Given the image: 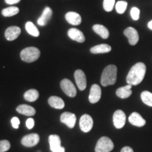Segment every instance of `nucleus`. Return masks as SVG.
<instances>
[{
    "label": "nucleus",
    "instance_id": "1",
    "mask_svg": "<svg viewBox=\"0 0 152 152\" xmlns=\"http://www.w3.org/2000/svg\"><path fill=\"white\" fill-rule=\"evenodd\" d=\"M147 68L144 63H137L131 68L127 75L126 81L128 85H137L142 83L145 76Z\"/></svg>",
    "mask_w": 152,
    "mask_h": 152
},
{
    "label": "nucleus",
    "instance_id": "2",
    "mask_svg": "<svg viewBox=\"0 0 152 152\" xmlns=\"http://www.w3.org/2000/svg\"><path fill=\"white\" fill-rule=\"evenodd\" d=\"M117 80V67L114 65H109L104 68L101 77V84L104 87L113 85Z\"/></svg>",
    "mask_w": 152,
    "mask_h": 152
},
{
    "label": "nucleus",
    "instance_id": "3",
    "mask_svg": "<svg viewBox=\"0 0 152 152\" xmlns=\"http://www.w3.org/2000/svg\"><path fill=\"white\" fill-rule=\"evenodd\" d=\"M40 56V52L34 47H27L23 49L20 52V58L25 62L32 63L37 61Z\"/></svg>",
    "mask_w": 152,
    "mask_h": 152
},
{
    "label": "nucleus",
    "instance_id": "4",
    "mask_svg": "<svg viewBox=\"0 0 152 152\" xmlns=\"http://www.w3.org/2000/svg\"><path fill=\"white\" fill-rule=\"evenodd\" d=\"M113 148L114 144L111 139L107 137H102L96 143L95 152H110Z\"/></svg>",
    "mask_w": 152,
    "mask_h": 152
},
{
    "label": "nucleus",
    "instance_id": "5",
    "mask_svg": "<svg viewBox=\"0 0 152 152\" xmlns=\"http://www.w3.org/2000/svg\"><path fill=\"white\" fill-rule=\"evenodd\" d=\"M61 87L63 92L70 96V97H74L76 96L77 91L75 85L73 84V83L68 79H64L61 82Z\"/></svg>",
    "mask_w": 152,
    "mask_h": 152
},
{
    "label": "nucleus",
    "instance_id": "6",
    "mask_svg": "<svg viewBox=\"0 0 152 152\" xmlns=\"http://www.w3.org/2000/svg\"><path fill=\"white\" fill-rule=\"evenodd\" d=\"M93 127V120L88 114H84L80 119V128L84 132H88Z\"/></svg>",
    "mask_w": 152,
    "mask_h": 152
},
{
    "label": "nucleus",
    "instance_id": "7",
    "mask_svg": "<svg viewBox=\"0 0 152 152\" xmlns=\"http://www.w3.org/2000/svg\"><path fill=\"white\" fill-rule=\"evenodd\" d=\"M113 121L115 128L121 129L123 128L125 124V121H126V115L124 112L121 110H117L113 113Z\"/></svg>",
    "mask_w": 152,
    "mask_h": 152
},
{
    "label": "nucleus",
    "instance_id": "8",
    "mask_svg": "<svg viewBox=\"0 0 152 152\" xmlns=\"http://www.w3.org/2000/svg\"><path fill=\"white\" fill-rule=\"evenodd\" d=\"M74 77L79 90L81 91L85 90L87 87V79L84 72L82 70H77L74 74Z\"/></svg>",
    "mask_w": 152,
    "mask_h": 152
},
{
    "label": "nucleus",
    "instance_id": "9",
    "mask_svg": "<svg viewBox=\"0 0 152 152\" xmlns=\"http://www.w3.org/2000/svg\"><path fill=\"white\" fill-rule=\"evenodd\" d=\"M39 137L37 134L33 133V134H28L24 136L21 140V143L25 147H32L37 145L39 143Z\"/></svg>",
    "mask_w": 152,
    "mask_h": 152
},
{
    "label": "nucleus",
    "instance_id": "10",
    "mask_svg": "<svg viewBox=\"0 0 152 152\" xmlns=\"http://www.w3.org/2000/svg\"><path fill=\"white\" fill-rule=\"evenodd\" d=\"M61 122L66 124L69 128H73L76 122V116L74 113L64 112L61 115Z\"/></svg>",
    "mask_w": 152,
    "mask_h": 152
},
{
    "label": "nucleus",
    "instance_id": "11",
    "mask_svg": "<svg viewBox=\"0 0 152 152\" xmlns=\"http://www.w3.org/2000/svg\"><path fill=\"white\" fill-rule=\"evenodd\" d=\"M124 35L128 37V42L131 45H135L138 42L139 39V34L137 31L134 29V28L128 27L124 30Z\"/></svg>",
    "mask_w": 152,
    "mask_h": 152
},
{
    "label": "nucleus",
    "instance_id": "12",
    "mask_svg": "<svg viewBox=\"0 0 152 152\" xmlns=\"http://www.w3.org/2000/svg\"><path fill=\"white\" fill-rule=\"evenodd\" d=\"M102 96V90L98 85L94 84L91 87L90 95H89V101L90 103L95 104L100 100Z\"/></svg>",
    "mask_w": 152,
    "mask_h": 152
},
{
    "label": "nucleus",
    "instance_id": "13",
    "mask_svg": "<svg viewBox=\"0 0 152 152\" xmlns=\"http://www.w3.org/2000/svg\"><path fill=\"white\" fill-rule=\"evenodd\" d=\"M21 33V30L18 26H11L5 31V37L7 40L13 41L17 39Z\"/></svg>",
    "mask_w": 152,
    "mask_h": 152
},
{
    "label": "nucleus",
    "instance_id": "14",
    "mask_svg": "<svg viewBox=\"0 0 152 152\" xmlns=\"http://www.w3.org/2000/svg\"><path fill=\"white\" fill-rule=\"evenodd\" d=\"M52 16V10L50 7H46L44 9L42 16L38 18L37 23L40 26H45L47 24Z\"/></svg>",
    "mask_w": 152,
    "mask_h": 152
},
{
    "label": "nucleus",
    "instance_id": "15",
    "mask_svg": "<svg viewBox=\"0 0 152 152\" xmlns=\"http://www.w3.org/2000/svg\"><path fill=\"white\" fill-rule=\"evenodd\" d=\"M68 37L73 39L74 41L77 42L79 43L84 42L85 40V35L82 33L80 30L76 28H71L68 31Z\"/></svg>",
    "mask_w": 152,
    "mask_h": 152
},
{
    "label": "nucleus",
    "instance_id": "16",
    "mask_svg": "<svg viewBox=\"0 0 152 152\" xmlns=\"http://www.w3.org/2000/svg\"><path fill=\"white\" fill-rule=\"evenodd\" d=\"M129 122L132 125L137 127H143L146 124V121L144 120L140 113L137 112H133L129 116Z\"/></svg>",
    "mask_w": 152,
    "mask_h": 152
},
{
    "label": "nucleus",
    "instance_id": "17",
    "mask_svg": "<svg viewBox=\"0 0 152 152\" xmlns=\"http://www.w3.org/2000/svg\"><path fill=\"white\" fill-rule=\"evenodd\" d=\"M65 18L68 23L73 25V26H78L82 22V18L80 14L76 12H74V11L68 12L66 14Z\"/></svg>",
    "mask_w": 152,
    "mask_h": 152
},
{
    "label": "nucleus",
    "instance_id": "18",
    "mask_svg": "<svg viewBox=\"0 0 152 152\" xmlns=\"http://www.w3.org/2000/svg\"><path fill=\"white\" fill-rule=\"evenodd\" d=\"M16 111L18 113L27 115V116H33L36 113L35 109L33 106H30L26 104H21L16 108Z\"/></svg>",
    "mask_w": 152,
    "mask_h": 152
},
{
    "label": "nucleus",
    "instance_id": "19",
    "mask_svg": "<svg viewBox=\"0 0 152 152\" xmlns=\"http://www.w3.org/2000/svg\"><path fill=\"white\" fill-rule=\"evenodd\" d=\"M49 104L52 107L54 108V109H64L65 106V104H64V100L61 98L58 97V96H52L49 97L48 100Z\"/></svg>",
    "mask_w": 152,
    "mask_h": 152
},
{
    "label": "nucleus",
    "instance_id": "20",
    "mask_svg": "<svg viewBox=\"0 0 152 152\" xmlns=\"http://www.w3.org/2000/svg\"><path fill=\"white\" fill-rule=\"evenodd\" d=\"M131 88H132L131 85H128L126 86L120 87L116 90V95L121 99L128 98L132 93Z\"/></svg>",
    "mask_w": 152,
    "mask_h": 152
},
{
    "label": "nucleus",
    "instance_id": "21",
    "mask_svg": "<svg viewBox=\"0 0 152 152\" xmlns=\"http://www.w3.org/2000/svg\"><path fill=\"white\" fill-rule=\"evenodd\" d=\"M111 51V47L107 44H102V45H96L90 49V52L92 54H104L108 53Z\"/></svg>",
    "mask_w": 152,
    "mask_h": 152
},
{
    "label": "nucleus",
    "instance_id": "22",
    "mask_svg": "<svg viewBox=\"0 0 152 152\" xmlns=\"http://www.w3.org/2000/svg\"><path fill=\"white\" fill-rule=\"evenodd\" d=\"M93 30L98 34L101 37L103 38V39H107L109 37V30L107 29L106 27H104V26L100 24H96L94 26H93Z\"/></svg>",
    "mask_w": 152,
    "mask_h": 152
},
{
    "label": "nucleus",
    "instance_id": "23",
    "mask_svg": "<svg viewBox=\"0 0 152 152\" xmlns=\"http://www.w3.org/2000/svg\"><path fill=\"white\" fill-rule=\"evenodd\" d=\"M49 145H50V150L52 151H54L55 150L59 149L61 147V139L59 136L56 134H52L49 137Z\"/></svg>",
    "mask_w": 152,
    "mask_h": 152
},
{
    "label": "nucleus",
    "instance_id": "24",
    "mask_svg": "<svg viewBox=\"0 0 152 152\" xmlns=\"http://www.w3.org/2000/svg\"><path fill=\"white\" fill-rule=\"evenodd\" d=\"M38 98H39V92L35 89H31V90H28L24 94V99L28 102H35Z\"/></svg>",
    "mask_w": 152,
    "mask_h": 152
},
{
    "label": "nucleus",
    "instance_id": "25",
    "mask_svg": "<svg viewBox=\"0 0 152 152\" xmlns=\"http://www.w3.org/2000/svg\"><path fill=\"white\" fill-rule=\"evenodd\" d=\"M26 30L30 35L33 36V37H38L39 35V30L34 25L33 23L28 21L26 24Z\"/></svg>",
    "mask_w": 152,
    "mask_h": 152
},
{
    "label": "nucleus",
    "instance_id": "26",
    "mask_svg": "<svg viewBox=\"0 0 152 152\" xmlns=\"http://www.w3.org/2000/svg\"><path fill=\"white\" fill-rule=\"evenodd\" d=\"M141 99L146 105L152 107V93L149 91H144L141 93Z\"/></svg>",
    "mask_w": 152,
    "mask_h": 152
},
{
    "label": "nucleus",
    "instance_id": "27",
    "mask_svg": "<svg viewBox=\"0 0 152 152\" xmlns=\"http://www.w3.org/2000/svg\"><path fill=\"white\" fill-rule=\"evenodd\" d=\"M19 9L16 7H9L8 8L3 9L1 11V14L5 17H11L15 16L17 14H18Z\"/></svg>",
    "mask_w": 152,
    "mask_h": 152
},
{
    "label": "nucleus",
    "instance_id": "28",
    "mask_svg": "<svg viewBox=\"0 0 152 152\" xmlns=\"http://www.w3.org/2000/svg\"><path fill=\"white\" fill-rule=\"evenodd\" d=\"M115 6L117 12L120 14H122L126 10L127 7H128V3L125 1H118Z\"/></svg>",
    "mask_w": 152,
    "mask_h": 152
},
{
    "label": "nucleus",
    "instance_id": "29",
    "mask_svg": "<svg viewBox=\"0 0 152 152\" xmlns=\"http://www.w3.org/2000/svg\"><path fill=\"white\" fill-rule=\"evenodd\" d=\"M114 6H115V0H104V9L107 12H110L113 10Z\"/></svg>",
    "mask_w": 152,
    "mask_h": 152
},
{
    "label": "nucleus",
    "instance_id": "30",
    "mask_svg": "<svg viewBox=\"0 0 152 152\" xmlns=\"http://www.w3.org/2000/svg\"><path fill=\"white\" fill-rule=\"evenodd\" d=\"M11 144L8 140H1L0 141V152H5L10 149Z\"/></svg>",
    "mask_w": 152,
    "mask_h": 152
},
{
    "label": "nucleus",
    "instance_id": "31",
    "mask_svg": "<svg viewBox=\"0 0 152 152\" xmlns=\"http://www.w3.org/2000/svg\"><path fill=\"white\" fill-rule=\"evenodd\" d=\"M140 9L137 8V7H133V8H132V9H131L130 15L133 20H137L139 18H140Z\"/></svg>",
    "mask_w": 152,
    "mask_h": 152
},
{
    "label": "nucleus",
    "instance_id": "32",
    "mask_svg": "<svg viewBox=\"0 0 152 152\" xmlns=\"http://www.w3.org/2000/svg\"><path fill=\"white\" fill-rule=\"evenodd\" d=\"M11 125H12L13 128L15 129H18L19 127V125H20V121H19L18 118L17 117H14L12 118L11 121Z\"/></svg>",
    "mask_w": 152,
    "mask_h": 152
},
{
    "label": "nucleus",
    "instance_id": "33",
    "mask_svg": "<svg viewBox=\"0 0 152 152\" xmlns=\"http://www.w3.org/2000/svg\"><path fill=\"white\" fill-rule=\"evenodd\" d=\"M26 124L28 129L30 130V129L33 128L34 125H35V121H34V120L33 118H28L27 121H26Z\"/></svg>",
    "mask_w": 152,
    "mask_h": 152
},
{
    "label": "nucleus",
    "instance_id": "34",
    "mask_svg": "<svg viewBox=\"0 0 152 152\" xmlns=\"http://www.w3.org/2000/svg\"><path fill=\"white\" fill-rule=\"evenodd\" d=\"M20 0H5V2L7 4H18Z\"/></svg>",
    "mask_w": 152,
    "mask_h": 152
},
{
    "label": "nucleus",
    "instance_id": "35",
    "mask_svg": "<svg viewBox=\"0 0 152 152\" xmlns=\"http://www.w3.org/2000/svg\"><path fill=\"white\" fill-rule=\"evenodd\" d=\"M121 152H134L133 149L130 147H125L121 149Z\"/></svg>",
    "mask_w": 152,
    "mask_h": 152
},
{
    "label": "nucleus",
    "instance_id": "36",
    "mask_svg": "<svg viewBox=\"0 0 152 152\" xmlns=\"http://www.w3.org/2000/svg\"><path fill=\"white\" fill-rule=\"evenodd\" d=\"M52 152H65V149L64 147H61L59 149L55 150V151H52Z\"/></svg>",
    "mask_w": 152,
    "mask_h": 152
},
{
    "label": "nucleus",
    "instance_id": "37",
    "mask_svg": "<svg viewBox=\"0 0 152 152\" xmlns=\"http://www.w3.org/2000/svg\"><path fill=\"white\" fill-rule=\"evenodd\" d=\"M148 28H149L150 30H152V20L148 23Z\"/></svg>",
    "mask_w": 152,
    "mask_h": 152
}]
</instances>
